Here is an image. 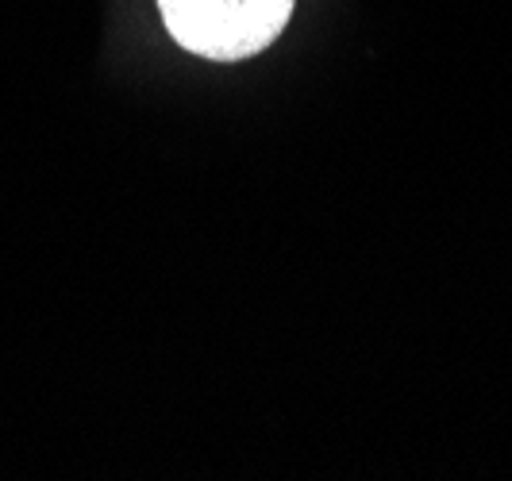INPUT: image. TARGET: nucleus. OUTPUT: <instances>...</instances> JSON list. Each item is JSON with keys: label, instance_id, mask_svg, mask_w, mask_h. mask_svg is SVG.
Masks as SVG:
<instances>
[{"label": "nucleus", "instance_id": "obj_1", "mask_svg": "<svg viewBox=\"0 0 512 481\" xmlns=\"http://www.w3.org/2000/svg\"><path fill=\"white\" fill-rule=\"evenodd\" d=\"M297 0H158L181 51L208 62H243L278 43Z\"/></svg>", "mask_w": 512, "mask_h": 481}]
</instances>
